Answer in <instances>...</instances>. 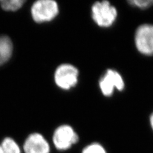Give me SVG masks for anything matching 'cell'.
Returning a JSON list of instances; mask_svg holds the SVG:
<instances>
[{"mask_svg":"<svg viewBox=\"0 0 153 153\" xmlns=\"http://www.w3.org/2000/svg\"><path fill=\"white\" fill-rule=\"evenodd\" d=\"M58 5L52 0H39L31 7L32 17L35 22L42 23L50 21L58 13Z\"/></svg>","mask_w":153,"mask_h":153,"instance_id":"2","label":"cell"},{"mask_svg":"<svg viewBox=\"0 0 153 153\" xmlns=\"http://www.w3.org/2000/svg\"><path fill=\"white\" fill-rule=\"evenodd\" d=\"M13 52V44L8 36H0V65L5 63L10 58Z\"/></svg>","mask_w":153,"mask_h":153,"instance_id":"8","label":"cell"},{"mask_svg":"<svg viewBox=\"0 0 153 153\" xmlns=\"http://www.w3.org/2000/svg\"><path fill=\"white\" fill-rule=\"evenodd\" d=\"M128 3L140 9H146L152 5L153 0H131L128 1Z\"/></svg>","mask_w":153,"mask_h":153,"instance_id":"12","label":"cell"},{"mask_svg":"<svg viewBox=\"0 0 153 153\" xmlns=\"http://www.w3.org/2000/svg\"><path fill=\"white\" fill-rule=\"evenodd\" d=\"M0 153H21L20 147L11 138H5L0 144Z\"/></svg>","mask_w":153,"mask_h":153,"instance_id":"9","label":"cell"},{"mask_svg":"<svg viewBox=\"0 0 153 153\" xmlns=\"http://www.w3.org/2000/svg\"><path fill=\"white\" fill-rule=\"evenodd\" d=\"M135 44L143 55L153 56V25L143 24L138 26L135 34Z\"/></svg>","mask_w":153,"mask_h":153,"instance_id":"3","label":"cell"},{"mask_svg":"<svg viewBox=\"0 0 153 153\" xmlns=\"http://www.w3.org/2000/svg\"><path fill=\"white\" fill-rule=\"evenodd\" d=\"M117 17V9L108 1L96 2L92 7V17L100 27L111 26Z\"/></svg>","mask_w":153,"mask_h":153,"instance_id":"1","label":"cell"},{"mask_svg":"<svg viewBox=\"0 0 153 153\" xmlns=\"http://www.w3.org/2000/svg\"><path fill=\"white\" fill-rule=\"evenodd\" d=\"M23 0H4L0 1V4L2 8L6 11H16L21 8L25 3Z\"/></svg>","mask_w":153,"mask_h":153,"instance_id":"10","label":"cell"},{"mask_svg":"<svg viewBox=\"0 0 153 153\" xmlns=\"http://www.w3.org/2000/svg\"><path fill=\"white\" fill-rule=\"evenodd\" d=\"M149 120H150V124H151V128H152V130H153V112H152V114L151 115Z\"/></svg>","mask_w":153,"mask_h":153,"instance_id":"13","label":"cell"},{"mask_svg":"<svg viewBox=\"0 0 153 153\" xmlns=\"http://www.w3.org/2000/svg\"><path fill=\"white\" fill-rule=\"evenodd\" d=\"M99 85L104 96L111 97L115 89L119 91L124 89V82L120 74L117 71L109 69L100 79Z\"/></svg>","mask_w":153,"mask_h":153,"instance_id":"6","label":"cell"},{"mask_svg":"<svg viewBox=\"0 0 153 153\" xmlns=\"http://www.w3.org/2000/svg\"><path fill=\"white\" fill-rule=\"evenodd\" d=\"M82 153H107L104 147L98 143H93L85 147Z\"/></svg>","mask_w":153,"mask_h":153,"instance_id":"11","label":"cell"},{"mask_svg":"<svg viewBox=\"0 0 153 153\" xmlns=\"http://www.w3.org/2000/svg\"><path fill=\"white\" fill-rule=\"evenodd\" d=\"M79 140V137L74 129L68 125L57 128L53 135V143L57 149L63 151L69 149Z\"/></svg>","mask_w":153,"mask_h":153,"instance_id":"5","label":"cell"},{"mask_svg":"<svg viewBox=\"0 0 153 153\" xmlns=\"http://www.w3.org/2000/svg\"><path fill=\"white\" fill-rule=\"evenodd\" d=\"M25 153H49V143L41 134L35 133L29 136L24 143Z\"/></svg>","mask_w":153,"mask_h":153,"instance_id":"7","label":"cell"},{"mask_svg":"<svg viewBox=\"0 0 153 153\" xmlns=\"http://www.w3.org/2000/svg\"><path fill=\"white\" fill-rule=\"evenodd\" d=\"M78 75V70L73 65H61L56 70L55 82L61 89H69L77 83Z\"/></svg>","mask_w":153,"mask_h":153,"instance_id":"4","label":"cell"}]
</instances>
